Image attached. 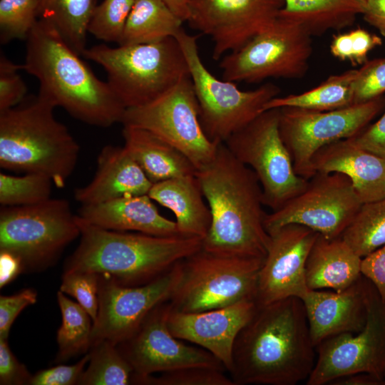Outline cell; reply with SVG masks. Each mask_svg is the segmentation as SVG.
Returning <instances> with one entry per match:
<instances>
[{
    "label": "cell",
    "mask_w": 385,
    "mask_h": 385,
    "mask_svg": "<svg viewBox=\"0 0 385 385\" xmlns=\"http://www.w3.org/2000/svg\"><path fill=\"white\" fill-rule=\"evenodd\" d=\"M315 350L300 298L257 304L236 337L229 373L235 385H295L312 373Z\"/></svg>",
    "instance_id": "1"
},
{
    "label": "cell",
    "mask_w": 385,
    "mask_h": 385,
    "mask_svg": "<svg viewBox=\"0 0 385 385\" xmlns=\"http://www.w3.org/2000/svg\"><path fill=\"white\" fill-rule=\"evenodd\" d=\"M196 175L211 213L202 248L218 255L265 259L270 235L265 226L262 187L253 170L222 143L213 160Z\"/></svg>",
    "instance_id": "2"
},
{
    "label": "cell",
    "mask_w": 385,
    "mask_h": 385,
    "mask_svg": "<svg viewBox=\"0 0 385 385\" xmlns=\"http://www.w3.org/2000/svg\"><path fill=\"white\" fill-rule=\"evenodd\" d=\"M23 70L39 82L38 93L86 124L121 123L125 108L48 21L38 19L26 39Z\"/></svg>",
    "instance_id": "3"
},
{
    "label": "cell",
    "mask_w": 385,
    "mask_h": 385,
    "mask_svg": "<svg viewBox=\"0 0 385 385\" xmlns=\"http://www.w3.org/2000/svg\"><path fill=\"white\" fill-rule=\"evenodd\" d=\"M80 242L64 272H89L125 286L145 284L202 248V240L106 230L77 215Z\"/></svg>",
    "instance_id": "4"
},
{
    "label": "cell",
    "mask_w": 385,
    "mask_h": 385,
    "mask_svg": "<svg viewBox=\"0 0 385 385\" xmlns=\"http://www.w3.org/2000/svg\"><path fill=\"white\" fill-rule=\"evenodd\" d=\"M56 108L40 95L0 112V166L10 171L48 176L65 186L74 170L79 145L54 116Z\"/></svg>",
    "instance_id": "5"
},
{
    "label": "cell",
    "mask_w": 385,
    "mask_h": 385,
    "mask_svg": "<svg viewBox=\"0 0 385 385\" xmlns=\"http://www.w3.org/2000/svg\"><path fill=\"white\" fill-rule=\"evenodd\" d=\"M82 55L104 68L108 83L125 109L152 101L190 75L175 37L117 47L99 44L86 48Z\"/></svg>",
    "instance_id": "6"
},
{
    "label": "cell",
    "mask_w": 385,
    "mask_h": 385,
    "mask_svg": "<svg viewBox=\"0 0 385 385\" xmlns=\"http://www.w3.org/2000/svg\"><path fill=\"white\" fill-rule=\"evenodd\" d=\"M265 259L215 254L201 248L181 261L171 309L192 313L255 301Z\"/></svg>",
    "instance_id": "7"
},
{
    "label": "cell",
    "mask_w": 385,
    "mask_h": 385,
    "mask_svg": "<svg viewBox=\"0 0 385 385\" xmlns=\"http://www.w3.org/2000/svg\"><path fill=\"white\" fill-rule=\"evenodd\" d=\"M186 58L200 108V120L208 138L225 143L264 111L278 96L279 88L266 83L251 91L240 90L232 81L220 80L203 63L197 36L181 30L175 36Z\"/></svg>",
    "instance_id": "8"
},
{
    "label": "cell",
    "mask_w": 385,
    "mask_h": 385,
    "mask_svg": "<svg viewBox=\"0 0 385 385\" xmlns=\"http://www.w3.org/2000/svg\"><path fill=\"white\" fill-rule=\"evenodd\" d=\"M80 234L77 215L65 199L1 207L0 252L18 257L24 271L47 267Z\"/></svg>",
    "instance_id": "9"
},
{
    "label": "cell",
    "mask_w": 385,
    "mask_h": 385,
    "mask_svg": "<svg viewBox=\"0 0 385 385\" xmlns=\"http://www.w3.org/2000/svg\"><path fill=\"white\" fill-rule=\"evenodd\" d=\"M312 53V36L300 25L278 17L219 64L222 79L249 83L269 78H302Z\"/></svg>",
    "instance_id": "10"
},
{
    "label": "cell",
    "mask_w": 385,
    "mask_h": 385,
    "mask_svg": "<svg viewBox=\"0 0 385 385\" xmlns=\"http://www.w3.org/2000/svg\"><path fill=\"white\" fill-rule=\"evenodd\" d=\"M279 108L267 110L224 143L250 168L262 187L264 204L274 211L303 191L308 180L299 176L279 129Z\"/></svg>",
    "instance_id": "11"
},
{
    "label": "cell",
    "mask_w": 385,
    "mask_h": 385,
    "mask_svg": "<svg viewBox=\"0 0 385 385\" xmlns=\"http://www.w3.org/2000/svg\"><path fill=\"white\" fill-rule=\"evenodd\" d=\"M121 123L145 129L170 143L197 171L213 160L220 144L210 140L203 130L190 75L152 101L125 109Z\"/></svg>",
    "instance_id": "12"
},
{
    "label": "cell",
    "mask_w": 385,
    "mask_h": 385,
    "mask_svg": "<svg viewBox=\"0 0 385 385\" xmlns=\"http://www.w3.org/2000/svg\"><path fill=\"white\" fill-rule=\"evenodd\" d=\"M385 108V96L328 111L279 108V129L296 173L307 180L316 173L312 160L324 146L362 131Z\"/></svg>",
    "instance_id": "13"
},
{
    "label": "cell",
    "mask_w": 385,
    "mask_h": 385,
    "mask_svg": "<svg viewBox=\"0 0 385 385\" xmlns=\"http://www.w3.org/2000/svg\"><path fill=\"white\" fill-rule=\"evenodd\" d=\"M363 202L349 178L340 173H316L304 190L267 214L269 234L288 224L306 226L322 236L342 237Z\"/></svg>",
    "instance_id": "14"
},
{
    "label": "cell",
    "mask_w": 385,
    "mask_h": 385,
    "mask_svg": "<svg viewBox=\"0 0 385 385\" xmlns=\"http://www.w3.org/2000/svg\"><path fill=\"white\" fill-rule=\"evenodd\" d=\"M366 303V322L361 331L334 335L316 347L318 357L307 385L329 384L336 379L361 372L384 380L385 301L369 279Z\"/></svg>",
    "instance_id": "15"
},
{
    "label": "cell",
    "mask_w": 385,
    "mask_h": 385,
    "mask_svg": "<svg viewBox=\"0 0 385 385\" xmlns=\"http://www.w3.org/2000/svg\"><path fill=\"white\" fill-rule=\"evenodd\" d=\"M180 274L181 261L165 274L140 286L122 285L98 274V310L93 323L91 347L101 341L118 345L130 337L155 307L170 301Z\"/></svg>",
    "instance_id": "16"
},
{
    "label": "cell",
    "mask_w": 385,
    "mask_h": 385,
    "mask_svg": "<svg viewBox=\"0 0 385 385\" xmlns=\"http://www.w3.org/2000/svg\"><path fill=\"white\" fill-rule=\"evenodd\" d=\"M170 310L169 301L158 304L130 337L116 345L134 370L133 384L155 373L188 366L226 370L206 349L187 345L171 334L168 325Z\"/></svg>",
    "instance_id": "17"
},
{
    "label": "cell",
    "mask_w": 385,
    "mask_h": 385,
    "mask_svg": "<svg viewBox=\"0 0 385 385\" xmlns=\"http://www.w3.org/2000/svg\"><path fill=\"white\" fill-rule=\"evenodd\" d=\"M284 4V0H190L187 22L210 36L217 61L270 26Z\"/></svg>",
    "instance_id": "18"
},
{
    "label": "cell",
    "mask_w": 385,
    "mask_h": 385,
    "mask_svg": "<svg viewBox=\"0 0 385 385\" xmlns=\"http://www.w3.org/2000/svg\"><path fill=\"white\" fill-rule=\"evenodd\" d=\"M267 255L260 270L256 304L288 297L302 299L309 290L306 262L319 233L299 224H288L270 234Z\"/></svg>",
    "instance_id": "19"
},
{
    "label": "cell",
    "mask_w": 385,
    "mask_h": 385,
    "mask_svg": "<svg viewBox=\"0 0 385 385\" xmlns=\"http://www.w3.org/2000/svg\"><path fill=\"white\" fill-rule=\"evenodd\" d=\"M256 307L255 301H244L200 312L184 313L171 309L168 325L175 337L206 349L230 372L236 337Z\"/></svg>",
    "instance_id": "20"
},
{
    "label": "cell",
    "mask_w": 385,
    "mask_h": 385,
    "mask_svg": "<svg viewBox=\"0 0 385 385\" xmlns=\"http://www.w3.org/2000/svg\"><path fill=\"white\" fill-rule=\"evenodd\" d=\"M368 279L362 274L348 288L340 291L309 289L304 303L314 345L343 333H358L367 317Z\"/></svg>",
    "instance_id": "21"
},
{
    "label": "cell",
    "mask_w": 385,
    "mask_h": 385,
    "mask_svg": "<svg viewBox=\"0 0 385 385\" xmlns=\"http://www.w3.org/2000/svg\"><path fill=\"white\" fill-rule=\"evenodd\" d=\"M153 183L124 146L107 145L97 158L93 179L76 189L81 205L101 203L128 195H148Z\"/></svg>",
    "instance_id": "22"
},
{
    "label": "cell",
    "mask_w": 385,
    "mask_h": 385,
    "mask_svg": "<svg viewBox=\"0 0 385 385\" xmlns=\"http://www.w3.org/2000/svg\"><path fill=\"white\" fill-rule=\"evenodd\" d=\"M315 173L347 175L363 203L385 197V158L344 139L319 149L312 160Z\"/></svg>",
    "instance_id": "23"
},
{
    "label": "cell",
    "mask_w": 385,
    "mask_h": 385,
    "mask_svg": "<svg viewBox=\"0 0 385 385\" xmlns=\"http://www.w3.org/2000/svg\"><path fill=\"white\" fill-rule=\"evenodd\" d=\"M78 216L106 230L164 237L179 235L175 221L163 216L148 195H128L81 205Z\"/></svg>",
    "instance_id": "24"
},
{
    "label": "cell",
    "mask_w": 385,
    "mask_h": 385,
    "mask_svg": "<svg viewBox=\"0 0 385 385\" xmlns=\"http://www.w3.org/2000/svg\"><path fill=\"white\" fill-rule=\"evenodd\" d=\"M148 195L173 212L179 235L202 240L207 236L211 213L196 174L154 183Z\"/></svg>",
    "instance_id": "25"
},
{
    "label": "cell",
    "mask_w": 385,
    "mask_h": 385,
    "mask_svg": "<svg viewBox=\"0 0 385 385\" xmlns=\"http://www.w3.org/2000/svg\"><path fill=\"white\" fill-rule=\"evenodd\" d=\"M362 257L342 238L319 234L306 262V282L309 289H332L340 292L361 275Z\"/></svg>",
    "instance_id": "26"
},
{
    "label": "cell",
    "mask_w": 385,
    "mask_h": 385,
    "mask_svg": "<svg viewBox=\"0 0 385 385\" xmlns=\"http://www.w3.org/2000/svg\"><path fill=\"white\" fill-rule=\"evenodd\" d=\"M124 147L153 184L195 175L197 169L178 149L138 127L123 125Z\"/></svg>",
    "instance_id": "27"
},
{
    "label": "cell",
    "mask_w": 385,
    "mask_h": 385,
    "mask_svg": "<svg viewBox=\"0 0 385 385\" xmlns=\"http://www.w3.org/2000/svg\"><path fill=\"white\" fill-rule=\"evenodd\" d=\"M366 0H284L279 16L303 27L312 36L352 26Z\"/></svg>",
    "instance_id": "28"
},
{
    "label": "cell",
    "mask_w": 385,
    "mask_h": 385,
    "mask_svg": "<svg viewBox=\"0 0 385 385\" xmlns=\"http://www.w3.org/2000/svg\"><path fill=\"white\" fill-rule=\"evenodd\" d=\"M183 21L160 0H135L118 45L150 43L175 37Z\"/></svg>",
    "instance_id": "29"
},
{
    "label": "cell",
    "mask_w": 385,
    "mask_h": 385,
    "mask_svg": "<svg viewBox=\"0 0 385 385\" xmlns=\"http://www.w3.org/2000/svg\"><path fill=\"white\" fill-rule=\"evenodd\" d=\"M356 73V70H348L330 76L319 86L306 92L273 98L265 104L264 111L287 106L328 111L354 105L353 82Z\"/></svg>",
    "instance_id": "30"
},
{
    "label": "cell",
    "mask_w": 385,
    "mask_h": 385,
    "mask_svg": "<svg viewBox=\"0 0 385 385\" xmlns=\"http://www.w3.org/2000/svg\"><path fill=\"white\" fill-rule=\"evenodd\" d=\"M38 17L50 21L79 56L86 48L88 26L98 0H37Z\"/></svg>",
    "instance_id": "31"
},
{
    "label": "cell",
    "mask_w": 385,
    "mask_h": 385,
    "mask_svg": "<svg viewBox=\"0 0 385 385\" xmlns=\"http://www.w3.org/2000/svg\"><path fill=\"white\" fill-rule=\"evenodd\" d=\"M57 299L62 322L57 332L58 351L56 361H63L91 348L93 325L88 313L60 290L57 293Z\"/></svg>",
    "instance_id": "32"
},
{
    "label": "cell",
    "mask_w": 385,
    "mask_h": 385,
    "mask_svg": "<svg viewBox=\"0 0 385 385\" xmlns=\"http://www.w3.org/2000/svg\"><path fill=\"white\" fill-rule=\"evenodd\" d=\"M88 366L80 385H127L133 381L134 370L116 345L101 341L91 347Z\"/></svg>",
    "instance_id": "33"
},
{
    "label": "cell",
    "mask_w": 385,
    "mask_h": 385,
    "mask_svg": "<svg viewBox=\"0 0 385 385\" xmlns=\"http://www.w3.org/2000/svg\"><path fill=\"white\" fill-rule=\"evenodd\" d=\"M342 238L361 257L385 245V197L363 203Z\"/></svg>",
    "instance_id": "34"
},
{
    "label": "cell",
    "mask_w": 385,
    "mask_h": 385,
    "mask_svg": "<svg viewBox=\"0 0 385 385\" xmlns=\"http://www.w3.org/2000/svg\"><path fill=\"white\" fill-rule=\"evenodd\" d=\"M53 181L46 175L25 173L14 176L0 173V204L1 207L27 206L51 198Z\"/></svg>",
    "instance_id": "35"
},
{
    "label": "cell",
    "mask_w": 385,
    "mask_h": 385,
    "mask_svg": "<svg viewBox=\"0 0 385 385\" xmlns=\"http://www.w3.org/2000/svg\"><path fill=\"white\" fill-rule=\"evenodd\" d=\"M37 0H0V41L26 40L38 21Z\"/></svg>",
    "instance_id": "36"
},
{
    "label": "cell",
    "mask_w": 385,
    "mask_h": 385,
    "mask_svg": "<svg viewBox=\"0 0 385 385\" xmlns=\"http://www.w3.org/2000/svg\"><path fill=\"white\" fill-rule=\"evenodd\" d=\"M135 0H103L97 4L88 26L96 38L119 44Z\"/></svg>",
    "instance_id": "37"
},
{
    "label": "cell",
    "mask_w": 385,
    "mask_h": 385,
    "mask_svg": "<svg viewBox=\"0 0 385 385\" xmlns=\"http://www.w3.org/2000/svg\"><path fill=\"white\" fill-rule=\"evenodd\" d=\"M225 369L209 366H188L152 375L138 380L137 384L150 385H235Z\"/></svg>",
    "instance_id": "38"
},
{
    "label": "cell",
    "mask_w": 385,
    "mask_h": 385,
    "mask_svg": "<svg viewBox=\"0 0 385 385\" xmlns=\"http://www.w3.org/2000/svg\"><path fill=\"white\" fill-rule=\"evenodd\" d=\"M382 44V39L368 31L357 28L333 36L330 44L331 54L341 60L348 61L353 66L363 65L369 51Z\"/></svg>",
    "instance_id": "39"
},
{
    "label": "cell",
    "mask_w": 385,
    "mask_h": 385,
    "mask_svg": "<svg viewBox=\"0 0 385 385\" xmlns=\"http://www.w3.org/2000/svg\"><path fill=\"white\" fill-rule=\"evenodd\" d=\"M99 275L89 272H64L60 291L76 299L93 322L98 310Z\"/></svg>",
    "instance_id": "40"
},
{
    "label": "cell",
    "mask_w": 385,
    "mask_h": 385,
    "mask_svg": "<svg viewBox=\"0 0 385 385\" xmlns=\"http://www.w3.org/2000/svg\"><path fill=\"white\" fill-rule=\"evenodd\" d=\"M384 93L385 57L368 60L356 70L353 82V103H366Z\"/></svg>",
    "instance_id": "41"
},
{
    "label": "cell",
    "mask_w": 385,
    "mask_h": 385,
    "mask_svg": "<svg viewBox=\"0 0 385 385\" xmlns=\"http://www.w3.org/2000/svg\"><path fill=\"white\" fill-rule=\"evenodd\" d=\"M21 65L0 55V112L21 103L26 98L27 87L18 73Z\"/></svg>",
    "instance_id": "42"
},
{
    "label": "cell",
    "mask_w": 385,
    "mask_h": 385,
    "mask_svg": "<svg viewBox=\"0 0 385 385\" xmlns=\"http://www.w3.org/2000/svg\"><path fill=\"white\" fill-rule=\"evenodd\" d=\"M90 359L89 353L76 364L71 366L58 365L41 370L32 375L30 385H73L78 384Z\"/></svg>",
    "instance_id": "43"
},
{
    "label": "cell",
    "mask_w": 385,
    "mask_h": 385,
    "mask_svg": "<svg viewBox=\"0 0 385 385\" xmlns=\"http://www.w3.org/2000/svg\"><path fill=\"white\" fill-rule=\"evenodd\" d=\"M37 300V292L24 289L11 296L0 297V337L8 338L10 328L19 314Z\"/></svg>",
    "instance_id": "44"
},
{
    "label": "cell",
    "mask_w": 385,
    "mask_h": 385,
    "mask_svg": "<svg viewBox=\"0 0 385 385\" xmlns=\"http://www.w3.org/2000/svg\"><path fill=\"white\" fill-rule=\"evenodd\" d=\"M31 376L11 351L8 338L0 337V384H29Z\"/></svg>",
    "instance_id": "45"
},
{
    "label": "cell",
    "mask_w": 385,
    "mask_h": 385,
    "mask_svg": "<svg viewBox=\"0 0 385 385\" xmlns=\"http://www.w3.org/2000/svg\"><path fill=\"white\" fill-rule=\"evenodd\" d=\"M349 139L355 145L385 158V112L376 122Z\"/></svg>",
    "instance_id": "46"
},
{
    "label": "cell",
    "mask_w": 385,
    "mask_h": 385,
    "mask_svg": "<svg viewBox=\"0 0 385 385\" xmlns=\"http://www.w3.org/2000/svg\"><path fill=\"white\" fill-rule=\"evenodd\" d=\"M361 272L385 301V245L362 257Z\"/></svg>",
    "instance_id": "47"
},
{
    "label": "cell",
    "mask_w": 385,
    "mask_h": 385,
    "mask_svg": "<svg viewBox=\"0 0 385 385\" xmlns=\"http://www.w3.org/2000/svg\"><path fill=\"white\" fill-rule=\"evenodd\" d=\"M24 272L21 260L7 252H0V287H4Z\"/></svg>",
    "instance_id": "48"
},
{
    "label": "cell",
    "mask_w": 385,
    "mask_h": 385,
    "mask_svg": "<svg viewBox=\"0 0 385 385\" xmlns=\"http://www.w3.org/2000/svg\"><path fill=\"white\" fill-rule=\"evenodd\" d=\"M361 15L365 21L385 37V0H366Z\"/></svg>",
    "instance_id": "49"
},
{
    "label": "cell",
    "mask_w": 385,
    "mask_h": 385,
    "mask_svg": "<svg viewBox=\"0 0 385 385\" xmlns=\"http://www.w3.org/2000/svg\"><path fill=\"white\" fill-rule=\"evenodd\" d=\"M329 384L334 385H385V381L369 373H357L336 379Z\"/></svg>",
    "instance_id": "50"
},
{
    "label": "cell",
    "mask_w": 385,
    "mask_h": 385,
    "mask_svg": "<svg viewBox=\"0 0 385 385\" xmlns=\"http://www.w3.org/2000/svg\"><path fill=\"white\" fill-rule=\"evenodd\" d=\"M183 21H187L189 15L190 0H160Z\"/></svg>",
    "instance_id": "51"
},
{
    "label": "cell",
    "mask_w": 385,
    "mask_h": 385,
    "mask_svg": "<svg viewBox=\"0 0 385 385\" xmlns=\"http://www.w3.org/2000/svg\"><path fill=\"white\" fill-rule=\"evenodd\" d=\"M383 376H384V380H385V371H384V372Z\"/></svg>",
    "instance_id": "52"
}]
</instances>
